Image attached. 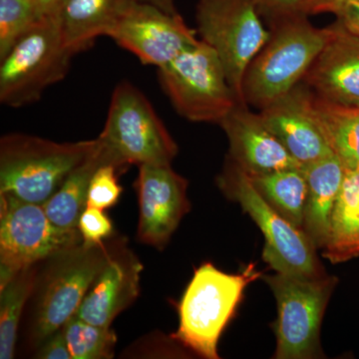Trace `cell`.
Masks as SVG:
<instances>
[{
    "mask_svg": "<svg viewBox=\"0 0 359 359\" xmlns=\"http://www.w3.org/2000/svg\"><path fill=\"white\" fill-rule=\"evenodd\" d=\"M306 14L271 18V36L252 61L244 78L247 105L259 111L302 82L332 34V25L316 28Z\"/></svg>",
    "mask_w": 359,
    "mask_h": 359,
    "instance_id": "1",
    "label": "cell"
},
{
    "mask_svg": "<svg viewBox=\"0 0 359 359\" xmlns=\"http://www.w3.org/2000/svg\"><path fill=\"white\" fill-rule=\"evenodd\" d=\"M145 4H152L168 13L176 14V7H175L174 0H139Z\"/></svg>",
    "mask_w": 359,
    "mask_h": 359,
    "instance_id": "34",
    "label": "cell"
},
{
    "mask_svg": "<svg viewBox=\"0 0 359 359\" xmlns=\"http://www.w3.org/2000/svg\"><path fill=\"white\" fill-rule=\"evenodd\" d=\"M96 145L97 139L57 143L27 134L4 135L0 140V193L44 205Z\"/></svg>",
    "mask_w": 359,
    "mask_h": 359,
    "instance_id": "2",
    "label": "cell"
},
{
    "mask_svg": "<svg viewBox=\"0 0 359 359\" xmlns=\"http://www.w3.org/2000/svg\"><path fill=\"white\" fill-rule=\"evenodd\" d=\"M84 244L101 245L111 237L113 224L103 210L87 205L77 224Z\"/></svg>",
    "mask_w": 359,
    "mask_h": 359,
    "instance_id": "28",
    "label": "cell"
},
{
    "mask_svg": "<svg viewBox=\"0 0 359 359\" xmlns=\"http://www.w3.org/2000/svg\"><path fill=\"white\" fill-rule=\"evenodd\" d=\"M76 52L65 43L54 16H44L0 57V101L20 108L67 75Z\"/></svg>",
    "mask_w": 359,
    "mask_h": 359,
    "instance_id": "5",
    "label": "cell"
},
{
    "mask_svg": "<svg viewBox=\"0 0 359 359\" xmlns=\"http://www.w3.org/2000/svg\"><path fill=\"white\" fill-rule=\"evenodd\" d=\"M108 245L83 242L49 259L35 306L32 341L40 346L77 313L85 295L109 259Z\"/></svg>",
    "mask_w": 359,
    "mask_h": 359,
    "instance_id": "8",
    "label": "cell"
},
{
    "mask_svg": "<svg viewBox=\"0 0 359 359\" xmlns=\"http://www.w3.org/2000/svg\"><path fill=\"white\" fill-rule=\"evenodd\" d=\"M63 0H35L40 13L43 16H52L56 13Z\"/></svg>",
    "mask_w": 359,
    "mask_h": 359,
    "instance_id": "33",
    "label": "cell"
},
{
    "mask_svg": "<svg viewBox=\"0 0 359 359\" xmlns=\"http://www.w3.org/2000/svg\"><path fill=\"white\" fill-rule=\"evenodd\" d=\"M158 78L175 110L189 121L219 124L241 103L218 54L201 39L158 68Z\"/></svg>",
    "mask_w": 359,
    "mask_h": 359,
    "instance_id": "4",
    "label": "cell"
},
{
    "mask_svg": "<svg viewBox=\"0 0 359 359\" xmlns=\"http://www.w3.org/2000/svg\"><path fill=\"white\" fill-rule=\"evenodd\" d=\"M261 273L250 264L241 273H224L211 263L196 269L180 301L179 327L172 337L207 359H218V344L245 287Z\"/></svg>",
    "mask_w": 359,
    "mask_h": 359,
    "instance_id": "3",
    "label": "cell"
},
{
    "mask_svg": "<svg viewBox=\"0 0 359 359\" xmlns=\"http://www.w3.org/2000/svg\"><path fill=\"white\" fill-rule=\"evenodd\" d=\"M72 359H110L117 335L110 327L92 325L76 314L62 327Z\"/></svg>",
    "mask_w": 359,
    "mask_h": 359,
    "instance_id": "25",
    "label": "cell"
},
{
    "mask_svg": "<svg viewBox=\"0 0 359 359\" xmlns=\"http://www.w3.org/2000/svg\"><path fill=\"white\" fill-rule=\"evenodd\" d=\"M96 139L97 145L93 152L68 175L58 190L43 205L47 216L59 228H77L80 216L87 207L90 182L99 168L113 164L122 171H126L102 142Z\"/></svg>",
    "mask_w": 359,
    "mask_h": 359,
    "instance_id": "20",
    "label": "cell"
},
{
    "mask_svg": "<svg viewBox=\"0 0 359 359\" xmlns=\"http://www.w3.org/2000/svg\"><path fill=\"white\" fill-rule=\"evenodd\" d=\"M201 40L218 54L241 103L248 67L271 36L256 0H200L196 11Z\"/></svg>",
    "mask_w": 359,
    "mask_h": 359,
    "instance_id": "9",
    "label": "cell"
},
{
    "mask_svg": "<svg viewBox=\"0 0 359 359\" xmlns=\"http://www.w3.org/2000/svg\"><path fill=\"white\" fill-rule=\"evenodd\" d=\"M311 108L334 154L346 169H359V106L332 102L311 91Z\"/></svg>",
    "mask_w": 359,
    "mask_h": 359,
    "instance_id": "22",
    "label": "cell"
},
{
    "mask_svg": "<svg viewBox=\"0 0 359 359\" xmlns=\"http://www.w3.org/2000/svg\"><path fill=\"white\" fill-rule=\"evenodd\" d=\"M335 15L347 30L359 35V0H349Z\"/></svg>",
    "mask_w": 359,
    "mask_h": 359,
    "instance_id": "31",
    "label": "cell"
},
{
    "mask_svg": "<svg viewBox=\"0 0 359 359\" xmlns=\"http://www.w3.org/2000/svg\"><path fill=\"white\" fill-rule=\"evenodd\" d=\"M43 18L35 0H0V57Z\"/></svg>",
    "mask_w": 359,
    "mask_h": 359,
    "instance_id": "26",
    "label": "cell"
},
{
    "mask_svg": "<svg viewBox=\"0 0 359 359\" xmlns=\"http://www.w3.org/2000/svg\"><path fill=\"white\" fill-rule=\"evenodd\" d=\"M311 92L299 83L259 111L266 127L302 168L334 154L311 112Z\"/></svg>",
    "mask_w": 359,
    "mask_h": 359,
    "instance_id": "15",
    "label": "cell"
},
{
    "mask_svg": "<svg viewBox=\"0 0 359 359\" xmlns=\"http://www.w3.org/2000/svg\"><path fill=\"white\" fill-rule=\"evenodd\" d=\"M256 2L261 14L273 18L294 13L308 15L311 0H256Z\"/></svg>",
    "mask_w": 359,
    "mask_h": 359,
    "instance_id": "29",
    "label": "cell"
},
{
    "mask_svg": "<svg viewBox=\"0 0 359 359\" xmlns=\"http://www.w3.org/2000/svg\"><path fill=\"white\" fill-rule=\"evenodd\" d=\"M125 170L130 165H171L178 145L145 95L130 82L116 86L98 137Z\"/></svg>",
    "mask_w": 359,
    "mask_h": 359,
    "instance_id": "6",
    "label": "cell"
},
{
    "mask_svg": "<svg viewBox=\"0 0 359 359\" xmlns=\"http://www.w3.org/2000/svg\"><path fill=\"white\" fill-rule=\"evenodd\" d=\"M142 271L140 259L124 243H111L109 259L85 295L78 318L110 327L113 320L139 297Z\"/></svg>",
    "mask_w": 359,
    "mask_h": 359,
    "instance_id": "14",
    "label": "cell"
},
{
    "mask_svg": "<svg viewBox=\"0 0 359 359\" xmlns=\"http://www.w3.org/2000/svg\"><path fill=\"white\" fill-rule=\"evenodd\" d=\"M124 173L113 164L103 165L93 175L90 182L87 205L106 210L117 204L123 192L118 176Z\"/></svg>",
    "mask_w": 359,
    "mask_h": 359,
    "instance_id": "27",
    "label": "cell"
},
{
    "mask_svg": "<svg viewBox=\"0 0 359 359\" xmlns=\"http://www.w3.org/2000/svg\"><path fill=\"white\" fill-rule=\"evenodd\" d=\"M219 186L237 201L263 233V259L269 268L297 278L325 276L316 256L318 248L306 231L275 211L257 192L250 177L231 161L219 177Z\"/></svg>",
    "mask_w": 359,
    "mask_h": 359,
    "instance_id": "7",
    "label": "cell"
},
{
    "mask_svg": "<svg viewBox=\"0 0 359 359\" xmlns=\"http://www.w3.org/2000/svg\"><path fill=\"white\" fill-rule=\"evenodd\" d=\"M264 278L278 306L275 358H318L321 321L337 280L334 276L297 278L278 273Z\"/></svg>",
    "mask_w": 359,
    "mask_h": 359,
    "instance_id": "10",
    "label": "cell"
},
{
    "mask_svg": "<svg viewBox=\"0 0 359 359\" xmlns=\"http://www.w3.org/2000/svg\"><path fill=\"white\" fill-rule=\"evenodd\" d=\"M76 229L54 224L43 205L0 193V287L20 269L81 244Z\"/></svg>",
    "mask_w": 359,
    "mask_h": 359,
    "instance_id": "11",
    "label": "cell"
},
{
    "mask_svg": "<svg viewBox=\"0 0 359 359\" xmlns=\"http://www.w3.org/2000/svg\"><path fill=\"white\" fill-rule=\"evenodd\" d=\"M36 358L40 359H72L69 347L66 341L62 328L54 332L39 346Z\"/></svg>",
    "mask_w": 359,
    "mask_h": 359,
    "instance_id": "30",
    "label": "cell"
},
{
    "mask_svg": "<svg viewBox=\"0 0 359 359\" xmlns=\"http://www.w3.org/2000/svg\"><path fill=\"white\" fill-rule=\"evenodd\" d=\"M349 0H311L306 13L308 15L327 13L335 14Z\"/></svg>",
    "mask_w": 359,
    "mask_h": 359,
    "instance_id": "32",
    "label": "cell"
},
{
    "mask_svg": "<svg viewBox=\"0 0 359 359\" xmlns=\"http://www.w3.org/2000/svg\"><path fill=\"white\" fill-rule=\"evenodd\" d=\"M135 186L139 202L137 238L162 250L190 210L188 182L172 165H141Z\"/></svg>",
    "mask_w": 359,
    "mask_h": 359,
    "instance_id": "13",
    "label": "cell"
},
{
    "mask_svg": "<svg viewBox=\"0 0 359 359\" xmlns=\"http://www.w3.org/2000/svg\"><path fill=\"white\" fill-rule=\"evenodd\" d=\"M249 177L257 192L275 211L302 229L308 198V183L302 168Z\"/></svg>",
    "mask_w": 359,
    "mask_h": 359,
    "instance_id": "23",
    "label": "cell"
},
{
    "mask_svg": "<svg viewBox=\"0 0 359 359\" xmlns=\"http://www.w3.org/2000/svg\"><path fill=\"white\" fill-rule=\"evenodd\" d=\"M302 169L308 183L302 230L318 249H323L330 235L332 212L344 184L346 167L334 153Z\"/></svg>",
    "mask_w": 359,
    "mask_h": 359,
    "instance_id": "19",
    "label": "cell"
},
{
    "mask_svg": "<svg viewBox=\"0 0 359 359\" xmlns=\"http://www.w3.org/2000/svg\"><path fill=\"white\" fill-rule=\"evenodd\" d=\"M323 252L332 264L359 257V169H346Z\"/></svg>",
    "mask_w": 359,
    "mask_h": 359,
    "instance_id": "21",
    "label": "cell"
},
{
    "mask_svg": "<svg viewBox=\"0 0 359 359\" xmlns=\"http://www.w3.org/2000/svg\"><path fill=\"white\" fill-rule=\"evenodd\" d=\"M36 282L37 269L33 264L20 269L0 287V359L14 358L21 314Z\"/></svg>",
    "mask_w": 359,
    "mask_h": 359,
    "instance_id": "24",
    "label": "cell"
},
{
    "mask_svg": "<svg viewBox=\"0 0 359 359\" xmlns=\"http://www.w3.org/2000/svg\"><path fill=\"white\" fill-rule=\"evenodd\" d=\"M139 0H63L54 18L65 43L76 53L87 50L113 28Z\"/></svg>",
    "mask_w": 359,
    "mask_h": 359,
    "instance_id": "18",
    "label": "cell"
},
{
    "mask_svg": "<svg viewBox=\"0 0 359 359\" xmlns=\"http://www.w3.org/2000/svg\"><path fill=\"white\" fill-rule=\"evenodd\" d=\"M302 83L332 102L359 106V35L337 20Z\"/></svg>",
    "mask_w": 359,
    "mask_h": 359,
    "instance_id": "17",
    "label": "cell"
},
{
    "mask_svg": "<svg viewBox=\"0 0 359 359\" xmlns=\"http://www.w3.org/2000/svg\"><path fill=\"white\" fill-rule=\"evenodd\" d=\"M110 39L133 53L142 65L161 68L198 41L179 13L137 1L111 32Z\"/></svg>",
    "mask_w": 359,
    "mask_h": 359,
    "instance_id": "12",
    "label": "cell"
},
{
    "mask_svg": "<svg viewBox=\"0 0 359 359\" xmlns=\"http://www.w3.org/2000/svg\"><path fill=\"white\" fill-rule=\"evenodd\" d=\"M219 125L228 137L231 162L249 176L302 168L247 104L238 103Z\"/></svg>",
    "mask_w": 359,
    "mask_h": 359,
    "instance_id": "16",
    "label": "cell"
}]
</instances>
